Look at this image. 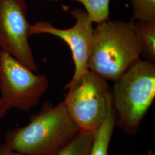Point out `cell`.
<instances>
[{"instance_id":"6da1fadb","label":"cell","mask_w":155,"mask_h":155,"mask_svg":"<svg viewBox=\"0 0 155 155\" xmlns=\"http://www.w3.org/2000/svg\"><path fill=\"white\" fill-rule=\"evenodd\" d=\"M80 131L63 102L54 106L48 101L23 127L6 132L5 144L25 155H56Z\"/></svg>"},{"instance_id":"7a4b0ae2","label":"cell","mask_w":155,"mask_h":155,"mask_svg":"<svg viewBox=\"0 0 155 155\" xmlns=\"http://www.w3.org/2000/svg\"><path fill=\"white\" fill-rule=\"evenodd\" d=\"M142 54L143 45L135 22L108 20L94 28L88 69L115 82Z\"/></svg>"},{"instance_id":"3957f363","label":"cell","mask_w":155,"mask_h":155,"mask_svg":"<svg viewBox=\"0 0 155 155\" xmlns=\"http://www.w3.org/2000/svg\"><path fill=\"white\" fill-rule=\"evenodd\" d=\"M111 93L116 122L134 134L155 100L154 61L139 59L115 81Z\"/></svg>"},{"instance_id":"277c9868","label":"cell","mask_w":155,"mask_h":155,"mask_svg":"<svg viewBox=\"0 0 155 155\" xmlns=\"http://www.w3.org/2000/svg\"><path fill=\"white\" fill-rule=\"evenodd\" d=\"M63 103L80 132L95 133L113 108L107 80L90 70L71 84Z\"/></svg>"},{"instance_id":"5b68a950","label":"cell","mask_w":155,"mask_h":155,"mask_svg":"<svg viewBox=\"0 0 155 155\" xmlns=\"http://www.w3.org/2000/svg\"><path fill=\"white\" fill-rule=\"evenodd\" d=\"M36 73L0 51V119L12 108L27 112L39 104L49 82L45 75Z\"/></svg>"},{"instance_id":"8992f818","label":"cell","mask_w":155,"mask_h":155,"mask_svg":"<svg viewBox=\"0 0 155 155\" xmlns=\"http://www.w3.org/2000/svg\"><path fill=\"white\" fill-rule=\"evenodd\" d=\"M25 0H0V47L35 72L38 67L29 42Z\"/></svg>"},{"instance_id":"52a82bcc","label":"cell","mask_w":155,"mask_h":155,"mask_svg":"<svg viewBox=\"0 0 155 155\" xmlns=\"http://www.w3.org/2000/svg\"><path fill=\"white\" fill-rule=\"evenodd\" d=\"M64 10L68 12L74 17L76 22L71 28H56L48 21H39L29 25L28 34H48L59 38L68 45L75 64L74 74L66 86L77 81L88 70V61L94 38V28L86 11L75 8L70 10L67 6L62 5Z\"/></svg>"},{"instance_id":"ba28073f","label":"cell","mask_w":155,"mask_h":155,"mask_svg":"<svg viewBox=\"0 0 155 155\" xmlns=\"http://www.w3.org/2000/svg\"><path fill=\"white\" fill-rule=\"evenodd\" d=\"M115 125L116 117L113 108L95 133L89 155H108L109 144Z\"/></svg>"},{"instance_id":"9c48e42d","label":"cell","mask_w":155,"mask_h":155,"mask_svg":"<svg viewBox=\"0 0 155 155\" xmlns=\"http://www.w3.org/2000/svg\"><path fill=\"white\" fill-rule=\"evenodd\" d=\"M135 22L143 45V54L149 61L155 60V21Z\"/></svg>"},{"instance_id":"30bf717a","label":"cell","mask_w":155,"mask_h":155,"mask_svg":"<svg viewBox=\"0 0 155 155\" xmlns=\"http://www.w3.org/2000/svg\"><path fill=\"white\" fill-rule=\"evenodd\" d=\"M95 133L79 132L56 155H89Z\"/></svg>"},{"instance_id":"8fae6325","label":"cell","mask_w":155,"mask_h":155,"mask_svg":"<svg viewBox=\"0 0 155 155\" xmlns=\"http://www.w3.org/2000/svg\"><path fill=\"white\" fill-rule=\"evenodd\" d=\"M58 1L61 0H48ZM81 2L86 8V11L93 22L97 24L109 20L110 0H75Z\"/></svg>"},{"instance_id":"7c38bea8","label":"cell","mask_w":155,"mask_h":155,"mask_svg":"<svg viewBox=\"0 0 155 155\" xmlns=\"http://www.w3.org/2000/svg\"><path fill=\"white\" fill-rule=\"evenodd\" d=\"M132 7L131 20L155 21V0H129Z\"/></svg>"},{"instance_id":"4fadbf2b","label":"cell","mask_w":155,"mask_h":155,"mask_svg":"<svg viewBox=\"0 0 155 155\" xmlns=\"http://www.w3.org/2000/svg\"><path fill=\"white\" fill-rule=\"evenodd\" d=\"M0 155H25L12 150L6 144L0 145Z\"/></svg>"},{"instance_id":"5bb4252c","label":"cell","mask_w":155,"mask_h":155,"mask_svg":"<svg viewBox=\"0 0 155 155\" xmlns=\"http://www.w3.org/2000/svg\"><path fill=\"white\" fill-rule=\"evenodd\" d=\"M147 155H155V152L153 151H152V150H149L148 152Z\"/></svg>"}]
</instances>
